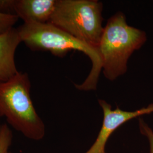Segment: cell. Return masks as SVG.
<instances>
[{
    "mask_svg": "<svg viewBox=\"0 0 153 153\" xmlns=\"http://www.w3.org/2000/svg\"><path fill=\"white\" fill-rule=\"evenodd\" d=\"M146 41V33L129 26L123 13L118 11L110 17L98 47L104 76L113 81L124 75L131 55Z\"/></svg>",
    "mask_w": 153,
    "mask_h": 153,
    "instance_id": "2",
    "label": "cell"
},
{
    "mask_svg": "<svg viewBox=\"0 0 153 153\" xmlns=\"http://www.w3.org/2000/svg\"></svg>",
    "mask_w": 153,
    "mask_h": 153,
    "instance_id": "12",
    "label": "cell"
},
{
    "mask_svg": "<svg viewBox=\"0 0 153 153\" xmlns=\"http://www.w3.org/2000/svg\"><path fill=\"white\" fill-rule=\"evenodd\" d=\"M15 0H0V13L14 14V5Z\"/></svg>",
    "mask_w": 153,
    "mask_h": 153,
    "instance_id": "11",
    "label": "cell"
},
{
    "mask_svg": "<svg viewBox=\"0 0 153 153\" xmlns=\"http://www.w3.org/2000/svg\"><path fill=\"white\" fill-rule=\"evenodd\" d=\"M19 19L15 14H4L0 13V35L10 30Z\"/></svg>",
    "mask_w": 153,
    "mask_h": 153,
    "instance_id": "9",
    "label": "cell"
},
{
    "mask_svg": "<svg viewBox=\"0 0 153 153\" xmlns=\"http://www.w3.org/2000/svg\"><path fill=\"white\" fill-rule=\"evenodd\" d=\"M139 129L141 133L148 140L150 153H153V131L142 118L138 120Z\"/></svg>",
    "mask_w": 153,
    "mask_h": 153,
    "instance_id": "10",
    "label": "cell"
},
{
    "mask_svg": "<svg viewBox=\"0 0 153 153\" xmlns=\"http://www.w3.org/2000/svg\"><path fill=\"white\" fill-rule=\"evenodd\" d=\"M31 82L27 73L18 72L0 83V117L25 137L34 141L44 138L45 126L31 98Z\"/></svg>",
    "mask_w": 153,
    "mask_h": 153,
    "instance_id": "3",
    "label": "cell"
},
{
    "mask_svg": "<svg viewBox=\"0 0 153 153\" xmlns=\"http://www.w3.org/2000/svg\"><path fill=\"white\" fill-rule=\"evenodd\" d=\"M103 7L97 0H57L49 23L98 49L104 30Z\"/></svg>",
    "mask_w": 153,
    "mask_h": 153,
    "instance_id": "4",
    "label": "cell"
},
{
    "mask_svg": "<svg viewBox=\"0 0 153 153\" xmlns=\"http://www.w3.org/2000/svg\"><path fill=\"white\" fill-rule=\"evenodd\" d=\"M57 0H15L14 14L24 23H48Z\"/></svg>",
    "mask_w": 153,
    "mask_h": 153,
    "instance_id": "6",
    "label": "cell"
},
{
    "mask_svg": "<svg viewBox=\"0 0 153 153\" xmlns=\"http://www.w3.org/2000/svg\"><path fill=\"white\" fill-rule=\"evenodd\" d=\"M22 42L33 51H48L58 57L77 51L88 56L92 63L91 71L81 84H74L82 91L97 89L102 71V62L98 49L77 40L51 23H23L16 28Z\"/></svg>",
    "mask_w": 153,
    "mask_h": 153,
    "instance_id": "1",
    "label": "cell"
},
{
    "mask_svg": "<svg viewBox=\"0 0 153 153\" xmlns=\"http://www.w3.org/2000/svg\"><path fill=\"white\" fill-rule=\"evenodd\" d=\"M98 102L103 113L102 126L95 142L85 153H106L107 142L116 130L128 121L153 112V103L134 111H127L118 107L113 110L112 106L102 99H99Z\"/></svg>",
    "mask_w": 153,
    "mask_h": 153,
    "instance_id": "5",
    "label": "cell"
},
{
    "mask_svg": "<svg viewBox=\"0 0 153 153\" xmlns=\"http://www.w3.org/2000/svg\"><path fill=\"white\" fill-rule=\"evenodd\" d=\"M13 140V134L6 123L0 125V153H9Z\"/></svg>",
    "mask_w": 153,
    "mask_h": 153,
    "instance_id": "8",
    "label": "cell"
},
{
    "mask_svg": "<svg viewBox=\"0 0 153 153\" xmlns=\"http://www.w3.org/2000/svg\"><path fill=\"white\" fill-rule=\"evenodd\" d=\"M21 42L16 28L0 35V83L7 81L19 72L15 62V54Z\"/></svg>",
    "mask_w": 153,
    "mask_h": 153,
    "instance_id": "7",
    "label": "cell"
}]
</instances>
